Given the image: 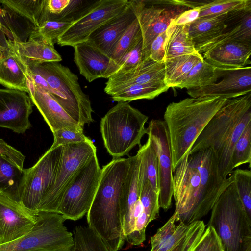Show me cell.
Instances as JSON below:
<instances>
[{
    "label": "cell",
    "instance_id": "cell-3",
    "mask_svg": "<svg viewBox=\"0 0 251 251\" xmlns=\"http://www.w3.org/2000/svg\"><path fill=\"white\" fill-rule=\"evenodd\" d=\"M211 211L207 226L214 229L223 251H251V220L234 181L222 193Z\"/></svg>",
    "mask_w": 251,
    "mask_h": 251
},
{
    "label": "cell",
    "instance_id": "cell-19",
    "mask_svg": "<svg viewBox=\"0 0 251 251\" xmlns=\"http://www.w3.org/2000/svg\"><path fill=\"white\" fill-rule=\"evenodd\" d=\"M221 80L202 87L187 90L192 98L219 96L226 99L237 98L251 92V67L224 70Z\"/></svg>",
    "mask_w": 251,
    "mask_h": 251
},
{
    "label": "cell",
    "instance_id": "cell-23",
    "mask_svg": "<svg viewBox=\"0 0 251 251\" xmlns=\"http://www.w3.org/2000/svg\"><path fill=\"white\" fill-rule=\"evenodd\" d=\"M25 158L19 151L0 138V193L15 201Z\"/></svg>",
    "mask_w": 251,
    "mask_h": 251
},
{
    "label": "cell",
    "instance_id": "cell-16",
    "mask_svg": "<svg viewBox=\"0 0 251 251\" xmlns=\"http://www.w3.org/2000/svg\"><path fill=\"white\" fill-rule=\"evenodd\" d=\"M139 23L143 42V58H149L151 45L166 31L171 22L191 9L182 5L146 4L143 0H131Z\"/></svg>",
    "mask_w": 251,
    "mask_h": 251
},
{
    "label": "cell",
    "instance_id": "cell-29",
    "mask_svg": "<svg viewBox=\"0 0 251 251\" xmlns=\"http://www.w3.org/2000/svg\"><path fill=\"white\" fill-rule=\"evenodd\" d=\"M140 200L142 212L135 223L133 231L127 237V241L132 245L138 246L146 239V229L148 225L159 216V193L152 188L146 180L140 192Z\"/></svg>",
    "mask_w": 251,
    "mask_h": 251
},
{
    "label": "cell",
    "instance_id": "cell-1",
    "mask_svg": "<svg viewBox=\"0 0 251 251\" xmlns=\"http://www.w3.org/2000/svg\"><path fill=\"white\" fill-rule=\"evenodd\" d=\"M131 156L114 158L101 169L92 205L87 213L88 226L112 251L124 244L125 215L131 177Z\"/></svg>",
    "mask_w": 251,
    "mask_h": 251
},
{
    "label": "cell",
    "instance_id": "cell-34",
    "mask_svg": "<svg viewBox=\"0 0 251 251\" xmlns=\"http://www.w3.org/2000/svg\"><path fill=\"white\" fill-rule=\"evenodd\" d=\"M203 59L202 54L198 53L165 60V84L169 88H177L194 65Z\"/></svg>",
    "mask_w": 251,
    "mask_h": 251
},
{
    "label": "cell",
    "instance_id": "cell-28",
    "mask_svg": "<svg viewBox=\"0 0 251 251\" xmlns=\"http://www.w3.org/2000/svg\"><path fill=\"white\" fill-rule=\"evenodd\" d=\"M74 48V61L80 74L89 82L105 78L110 58L87 41L77 44Z\"/></svg>",
    "mask_w": 251,
    "mask_h": 251
},
{
    "label": "cell",
    "instance_id": "cell-24",
    "mask_svg": "<svg viewBox=\"0 0 251 251\" xmlns=\"http://www.w3.org/2000/svg\"><path fill=\"white\" fill-rule=\"evenodd\" d=\"M17 54L27 68L49 62H60L62 57L50 41L36 32L25 42L12 41Z\"/></svg>",
    "mask_w": 251,
    "mask_h": 251
},
{
    "label": "cell",
    "instance_id": "cell-42",
    "mask_svg": "<svg viewBox=\"0 0 251 251\" xmlns=\"http://www.w3.org/2000/svg\"><path fill=\"white\" fill-rule=\"evenodd\" d=\"M251 163V122L247 126L233 149L231 164L233 170L245 164Z\"/></svg>",
    "mask_w": 251,
    "mask_h": 251
},
{
    "label": "cell",
    "instance_id": "cell-38",
    "mask_svg": "<svg viewBox=\"0 0 251 251\" xmlns=\"http://www.w3.org/2000/svg\"><path fill=\"white\" fill-rule=\"evenodd\" d=\"M169 88L164 82L136 84L130 85L112 96L116 101L129 102L140 99H153Z\"/></svg>",
    "mask_w": 251,
    "mask_h": 251
},
{
    "label": "cell",
    "instance_id": "cell-8",
    "mask_svg": "<svg viewBox=\"0 0 251 251\" xmlns=\"http://www.w3.org/2000/svg\"><path fill=\"white\" fill-rule=\"evenodd\" d=\"M0 28L12 41H26L50 15L47 0H0Z\"/></svg>",
    "mask_w": 251,
    "mask_h": 251
},
{
    "label": "cell",
    "instance_id": "cell-35",
    "mask_svg": "<svg viewBox=\"0 0 251 251\" xmlns=\"http://www.w3.org/2000/svg\"><path fill=\"white\" fill-rule=\"evenodd\" d=\"M137 152L140 155L138 172V185L142 188L148 180L154 191L159 193L158 165L156 151L151 142L147 141L141 146Z\"/></svg>",
    "mask_w": 251,
    "mask_h": 251
},
{
    "label": "cell",
    "instance_id": "cell-9",
    "mask_svg": "<svg viewBox=\"0 0 251 251\" xmlns=\"http://www.w3.org/2000/svg\"><path fill=\"white\" fill-rule=\"evenodd\" d=\"M101 173L96 154L77 172L66 188L58 213L65 220L73 221L87 214L93 201Z\"/></svg>",
    "mask_w": 251,
    "mask_h": 251
},
{
    "label": "cell",
    "instance_id": "cell-2",
    "mask_svg": "<svg viewBox=\"0 0 251 251\" xmlns=\"http://www.w3.org/2000/svg\"><path fill=\"white\" fill-rule=\"evenodd\" d=\"M227 99L219 96L191 97L167 105L163 121L170 138L173 173Z\"/></svg>",
    "mask_w": 251,
    "mask_h": 251
},
{
    "label": "cell",
    "instance_id": "cell-32",
    "mask_svg": "<svg viewBox=\"0 0 251 251\" xmlns=\"http://www.w3.org/2000/svg\"><path fill=\"white\" fill-rule=\"evenodd\" d=\"M228 13L198 18L189 25V33L195 46L221 34L226 29Z\"/></svg>",
    "mask_w": 251,
    "mask_h": 251
},
{
    "label": "cell",
    "instance_id": "cell-17",
    "mask_svg": "<svg viewBox=\"0 0 251 251\" xmlns=\"http://www.w3.org/2000/svg\"><path fill=\"white\" fill-rule=\"evenodd\" d=\"M37 214L0 193V245L15 241L30 232L36 222Z\"/></svg>",
    "mask_w": 251,
    "mask_h": 251
},
{
    "label": "cell",
    "instance_id": "cell-27",
    "mask_svg": "<svg viewBox=\"0 0 251 251\" xmlns=\"http://www.w3.org/2000/svg\"><path fill=\"white\" fill-rule=\"evenodd\" d=\"M28 68L22 62L11 41L8 40L0 58V84L6 88L28 93Z\"/></svg>",
    "mask_w": 251,
    "mask_h": 251
},
{
    "label": "cell",
    "instance_id": "cell-21",
    "mask_svg": "<svg viewBox=\"0 0 251 251\" xmlns=\"http://www.w3.org/2000/svg\"><path fill=\"white\" fill-rule=\"evenodd\" d=\"M28 89L33 104L38 109L52 133L65 128L83 129L49 92L35 84L29 78Z\"/></svg>",
    "mask_w": 251,
    "mask_h": 251
},
{
    "label": "cell",
    "instance_id": "cell-4",
    "mask_svg": "<svg viewBox=\"0 0 251 251\" xmlns=\"http://www.w3.org/2000/svg\"><path fill=\"white\" fill-rule=\"evenodd\" d=\"M148 117L128 102L119 101L101 118L100 128L104 146L114 158L128 154L147 134Z\"/></svg>",
    "mask_w": 251,
    "mask_h": 251
},
{
    "label": "cell",
    "instance_id": "cell-18",
    "mask_svg": "<svg viewBox=\"0 0 251 251\" xmlns=\"http://www.w3.org/2000/svg\"><path fill=\"white\" fill-rule=\"evenodd\" d=\"M33 103L27 93L0 88V127L23 134L31 126Z\"/></svg>",
    "mask_w": 251,
    "mask_h": 251
},
{
    "label": "cell",
    "instance_id": "cell-41",
    "mask_svg": "<svg viewBox=\"0 0 251 251\" xmlns=\"http://www.w3.org/2000/svg\"><path fill=\"white\" fill-rule=\"evenodd\" d=\"M75 19L74 16L61 18L49 15L48 19L42 24L37 32L54 45L59 37L72 25Z\"/></svg>",
    "mask_w": 251,
    "mask_h": 251
},
{
    "label": "cell",
    "instance_id": "cell-33",
    "mask_svg": "<svg viewBox=\"0 0 251 251\" xmlns=\"http://www.w3.org/2000/svg\"><path fill=\"white\" fill-rule=\"evenodd\" d=\"M250 122H251V109L245 114L216 152L219 173L223 179L227 178L233 171L231 164L232 151L237 140Z\"/></svg>",
    "mask_w": 251,
    "mask_h": 251
},
{
    "label": "cell",
    "instance_id": "cell-39",
    "mask_svg": "<svg viewBox=\"0 0 251 251\" xmlns=\"http://www.w3.org/2000/svg\"><path fill=\"white\" fill-rule=\"evenodd\" d=\"M73 235L71 251H112L88 226H76Z\"/></svg>",
    "mask_w": 251,
    "mask_h": 251
},
{
    "label": "cell",
    "instance_id": "cell-20",
    "mask_svg": "<svg viewBox=\"0 0 251 251\" xmlns=\"http://www.w3.org/2000/svg\"><path fill=\"white\" fill-rule=\"evenodd\" d=\"M164 62L150 58L134 68L116 73L108 78L104 91L111 96L123 89L136 84L164 82Z\"/></svg>",
    "mask_w": 251,
    "mask_h": 251
},
{
    "label": "cell",
    "instance_id": "cell-50",
    "mask_svg": "<svg viewBox=\"0 0 251 251\" xmlns=\"http://www.w3.org/2000/svg\"><path fill=\"white\" fill-rule=\"evenodd\" d=\"M8 40L4 33L1 31L0 28V45L3 47H7Z\"/></svg>",
    "mask_w": 251,
    "mask_h": 251
},
{
    "label": "cell",
    "instance_id": "cell-36",
    "mask_svg": "<svg viewBox=\"0 0 251 251\" xmlns=\"http://www.w3.org/2000/svg\"><path fill=\"white\" fill-rule=\"evenodd\" d=\"M223 70L203 59L194 65L177 88L188 90L213 84L221 77Z\"/></svg>",
    "mask_w": 251,
    "mask_h": 251
},
{
    "label": "cell",
    "instance_id": "cell-22",
    "mask_svg": "<svg viewBox=\"0 0 251 251\" xmlns=\"http://www.w3.org/2000/svg\"><path fill=\"white\" fill-rule=\"evenodd\" d=\"M136 18L131 2L120 14L103 25L89 37L87 42L109 57L116 43Z\"/></svg>",
    "mask_w": 251,
    "mask_h": 251
},
{
    "label": "cell",
    "instance_id": "cell-26",
    "mask_svg": "<svg viewBox=\"0 0 251 251\" xmlns=\"http://www.w3.org/2000/svg\"><path fill=\"white\" fill-rule=\"evenodd\" d=\"M199 220L189 224L178 222L175 213L151 237L150 251H178Z\"/></svg>",
    "mask_w": 251,
    "mask_h": 251
},
{
    "label": "cell",
    "instance_id": "cell-12",
    "mask_svg": "<svg viewBox=\"0 0 251 251\" xmlns=\"http://www.w3.org/2000/svg\"><path fill=\"white\" fill-rule=\"evenodd\" d=\"M199 171L200 188L195 210V221L206 216L225 190L234 181L233 175L226 179L220 176L218 158L213 148L201 150L190 154Z\"/></svg>",
    "mask_w": 251,
    "mask_h": 251
},
{
    "label": "cell",
    "instance_id": "cell-49",
    "mask_svg": "<svg viewBox=\"0 0 251 251\" xmlns=\"http://www.w3.org/2000/svg\"><path fill=\"white\" fill-rule=\"evenodd\" d=\"M200 13L198 7L188 9L173 20L177 25H189L198 19Z\"/></svg>",
    "mask_w": 251,
    "mask_h": 251
},
{
    "label": "cell",
    "instance_id": "cell-25",
    "mask_svg": "<svg viewBox=\"0 0 251 251\" xmlns=\"http://www.w3.org/2000/svg\"><path fill=\"white\" fill-rule=\"evenodd\" d=\"M251 45L232 42L220 45L202 53L203 59L221 69L232 70L250 64Z\"/></svg>",
    "mask_w": 251,
    "mask_h": 251
},
{
    "label": "cell",
    "instance_id": "cell-48",
    "mask_svg": "<svg viewBox=\"0 0 251 251\" xmlns=\"http://www.w3.org/2000/svg\"><path fill=\"white\" fill-rule=\"evenodd\" d=\"M165 37L166 31L160 34L153 41L150 50V59L157 62H164Z\"/></svg>",
    "mask_w": 251,
    "mask_h": 251
},
{
    "label": "cell",
    "instance_id": "cell-7",
    "mask_svg": "<svg viewBox=\"0 0 251 251\" xmlns=\"http://www.w3.org/2000/svg\"><path fill=\"white\" fill-rule=\"evenodd\" d=\"M63 149L52 145L33 166L23 169L16 201L35 214L54 183Z\"/></svg>",
    "mask_w": 251,
    "mask_h": 251
},
{
    "label": "cell",
    "instance_id": "cell-46",
    "mask_svg": "<svg viewBox=\"0 0 251 251\" xmlns=\"http://www.w3.org/2000/svg\"><path fill=\"white\" fill-rule=\"evenodd\" d=\"M194 251H223L220 240L214 229L207 226Z\"/></svg>",
    "mask_w": 251,
    "mask_h": 251
},
{
    "label": "cell",
    "instance_id": "cell-5",
    "mask_svg": "<svg viewBox=\"0 0 251 251\" xmlns=\"http://www.w3.org/2000/svg\"><path fill=\"white\" fill-rule=\"evenodd\" d=\"M42 76L51 88L50 93L68 114L84 128L94 121L89 96L79 83L78 76L58 62H49L28 68Z\"/></svg>",
    "mask_w": 251,
    "mask_h": 251
},
{
    "label": "cell",
    "instance_id": "cell-43",
    "mask_svg": "<svg viewBox=\"0 0 251 251\" xmlns=\"http://www.w3.org/2000/svg\"><path fill=\"white\" fill-rule=\"evenodd\" d=\"M237 191L246 212L251 220V172L250 170L237 169L233 171Z\"/></svg>",
    "mask_w": 251,
    "mask_h": 251
},
{
    "label": "cell",
    "instance_id": "cell-6",
    "mask_svg": "<svg viewBox=\"0 0 251 251\" xmlns=\"http://www.w3.org/2000/svg\"><path fill=\"white\" fill-rule=\"evenodd\" d=\"M58 213L40 212L32 229L23 237L0 245V251H71L72 234Z\"/></svg>",
    "mask_w": 251,
    "mask_h": 251
},
{
    "label": "cell",
    "instance_id": "cell-31",
    "mask_svg": "<svg viewBox=\"0 0 251 251\" xmlns=\"http://www.w3.org/2000/svg\"><path fill=\"white\" fill-rule=\"evenodd\" d=\"M238 42L251 45V11L236 25L226 29L221 34L203 43L196 45L198 53L204 52L222 44Z\"/></svg>",
    "mask_w": 251,
    "mask_h": 251
},
{
    "label": "cell",
    "instance_id": "cell-44",
    "mask_svg": "<svg viewBox=\"0 0 251 251\" xmlns=\"http://www.w3.org/2000/svg\"><path fill=\"white\" fill-rule=\"evenodd\" d=\"M142 44V37L141 36L129 51L121 60L114 74L134 68L144 61Z\"/></svg>",
    "mask_w": 251,
    "mask_h": 251
},
{
    "label": "cell",
    "instance_id": "cell-10",
    "mask_svg": "<svg viewBox=\"0 0 251 251\" xmlns=\"http://www.w3.org/2000/svg\"><path fill=\"white\" fill-rule=\"evenodd\" d=\"M251 108V92L227 99L195 141L189 154L210 147L217 152Z\"/></svg>",
    "mask_w": 251,
    "mask_h": 251
},
{
    "label": "cell",
    "instance_id": "cell-47",
    "mask_svg": "<svg viewBox=\"0 0 251 251\" xmlns=\"http://www.w3.org/2000/svg\"><path fill=\"white\" fill-rule=\"evenodd\" d=\"M205 229L202 221H199L193 231L187 237L178 251H194Z\"/></svg>",
    "mask_w": 251,
    "mask_h": 251
},
{
    "label": "cell",
    "instance_id": "cell-45",
    "mask_svg": "<svg viewBox=\"0 0 251 251\" xmlns=\"http://www.w3.org/2000/svg\"><path fill=\"white\" fill-rule=\"evenodd\" d=\"M52 133L54 138L52 145L55 146L85 142L91 139L84 135L83 129L65 128Z\"/></svg>",
    "mask_w": 251,
    "mask_h": 251
},
{
    "label": "cell",
    "instance_id": "cell-14",
    "mask_svg": "<svg viewBox=\"0 0 251 251\" xmlns=\"http://www.w3.org/2000/svg\"><path fill=\"white\" fill-rule=\"evenodd\" d=\"M201 176L189 153L173 173V197L178 222H195V213L200 188Z\"/></svg>",
    "mask_w": 251,
    "mask_h": 251
},
{
    "label": "cell",
    "instance_id": "cell-13",
    "mask_svg": "<svg viewBox=\"0 0 251 251\" xmlns=\"http://www.w3.org/2000/svg\"><path fill=\"white\" fill-rule=\"evenodd\" d=\"M128 0H100L95 2L79 16L59 37L57 43L73 47L87 41L99 27L114 18L128 6Z\"/></svg>",
    "mask_w": 251,
    "mask_h": 251
},
{
    "label": "cell",
    "instance_id": "cell-11",
    "mask_svg": "<svg viewBox=\"0 0 251 251\" xmlns=\"http://www.w3.org/2000/svg\"><path fill=\"white\" fill-rule=\"evenodd\" d=\"M96 154V147L91 139L85 142L63 145L54 183L41 202L38 213H58L59 204L66 188L77 172Z\"/></svg>",
    "mask_w": 251,
    "mask_h": 251
},
{
    "label": "cell",
    "instance_id": "cell-15",
    "mask_svg": "<svg viewBox=\"0 0 251 251\" xmlns=\"http://www.w3.org/2000/svg\"><path fill=\"white\" fill-rule=\"evenodd\" d=\"M151 144L155 150L158 160L159 205L166 211L172 204V159L169 136L163 120L152 119L147 128Z\"/></svg>",
    "mask_w": 251,
    "mask_h": 251
},
{
    "label": "cell",
    "instance_id": "cell-30",
    "mask_svg": "<svg viewBox=\"0 0 251 251\" xmlns=\"http://www.w3.org/2000/svg\"><path fill=\"white\" fill-rule=\"evenodd\" d=\"M189 25H177L173 20L171 22L166 30L164 61L198 53L189 33Z\"/></svg>",
    "mask_w": 251,
    "mask_h": 251
},
{
    "label": "cell",
    "instance_id": "cell-40",
    "mask_svg": "<svg viewBox=\"0 0 251 251\" xmlns=\"http://www.w3.org/2000/svg\"><path fill=\"white\" fill-rule=\"evenodd\" d=\"M198 18L219 16L233 11L251 8V0H216L198 7Z\"/></svg>",
    "mask_w": 251,
    "mask_h": 251
},
{
    "label": "cell",
    "instance_id": "cell-37",
    "mask_svg": "<svg viewBox=\"0 0 251 251\" xmlns=\"http://www.w3.org/2000/svg\"><path fill=\"white\" fill-rule=\"evenodd\" d=\"M141 36L142 34L140 26L136 18L112 50L109 56L110 63L105 78L108 79L114 74L121 60L129 51Z\"/></svg>",
    "mask_w": 251,
    "mask_h": 251
}]
</instances>
